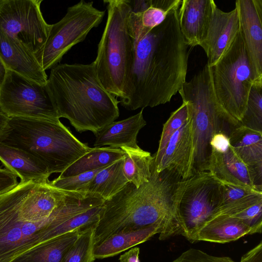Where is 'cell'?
Segmentation results:
<instances>
[{"label": "cell", "mask_w": 262, "mask_h": 262, "mask_svg": "<svg viewBox=\"0 0 262 262\" xmlns=\"http://www.w3.org/2000/svg\"><path fill=\"white\" fill-rule=\"evenodd\" d=\"M179 8L133 40L123 96L119 100L125 108L134 111L169 102L186 81L189 46L180 31Z\"/></svg>", "instance_id": "cell-1"}, {"label": "cell", "mask_w": 262, "mask_h": 262, "mask_svg": "<svg viewBox=\"0 0 262 262\" xmlns=\"http://www.w3.org/2000/svg\"><path fill=\"white\" fill-rule=\"evenodd\" d=\"M180 180L173 172H157L153 166L149 180L139 188L128 182L103 203L95 225L94 246L113 234L155 225L163 228L160 240L180 235L174 209V194Z\"/></svg>", "instance_id": "cell-2"}, {"label": "cell", "mask_w": 262, "mask_h": 262, "mask_svg": "<svg viewBox=\"0 0 262 262\" xmlns=\"http://www.w3.org/2000/svg\"><path fill=\"white\" fill-rule=\"evenodd\" d=\"M46 85L58 118L67 119L80 133L95 135L119 116V100L103 87L93 62L58 63L51 69Z\"/></svg>", "instance_id": "cell-3"}, {"label": "cell", "mask_w": 262, "mask_h": 262, "mask_svg": "<svg viewBox=\"0 0 262 262\" xmlns=\"http://www.w3.org/2000/svg\"><path fill=\"white\" fill-rule=\"evenodd\" d=\"M0 142L34 156L50 174L62 173L91 149L59 119L9 117Z\"/></svg>", "instance_id": "cell-4"}, {"label": "cell", "mask_w": 262, "mask_h": 262, "mask_svg": "<svg viewBox=\"0 0 262 262\" xmlns=\"http://www.w3.org/2000/svg\"><path fill=\"white\" fill-rule=\"evenodd\" d=\"M28 182L0 194V250L9 259L37 245L51 225L70 213L69 204L63 201L49 217L42 216L27 201Z\"/></svg>", "instance_id": "cell-5"}, {"label": "cell", "mask_w": 262, "mask_h": 262, "mask_svg": "<svg viewBox=\"0 0 262 262\" xmlns=\"http://www.w3.org/2000/svg\"><path fill=\"white\" fill-rule=\"evenodd\" d=\"M186 103L192 119L194 144V173L208 171L213 136L225 124L237 125L219 104L207 64L178 92Z\"/></svg>", "instance_id": "cell-6"}, {"label": "cell", "mask_w": 262, "mask_h": 262, "mask_svg": "<svg viewBox=\"0 0 262 262\" xmlns=\"http://www.w3.org/2000/svg\"><path fill=\"white\" fill-rule=\"evenodd\" d=\"M103 3L106 6L107 19L93 62L103 87L121 99L134 49L127 27L131 8L128 0H105Z\"/></svg>", "instance_id": "cell-7"}, {"label": "cell", "mask_w": 262, "mask_h": 262, "mask_svg": "<svg viewBox=\"0 0 262 262\" xmlns=\"http://www.w3.org/2000/svg\"><path fill=\"white\" fill-rule=\"evenodd\" d=\"M209 69L219 104L241 125L254 79L240 30L224 54Z\"/></svg>", "instance_id": "cell-8"}, {"label": "cell", "mask_w": 262, "mask_h": 262, "mask_svg": "<svg viewBox=\"0 0 262 262\" xmlns=\"http://www.w3.org/2000/svg\"><path fill=\"white\" fill-rule=\"evenodd\" d=\"M222 192L219 180L211 172L194 173L177 183L174 209L181 235L190 242L219 208Z\"/></svg>", "instance_id": "cell-9"}, {"label": "cell", "mask_w": 262, "mask_h": 262, "mask_svg": "<svg viewBox=\"0 0 262 262\" xmlns=\"http://www.w3.org/2000/svg\"><path fill=\"white\" fill-rule=\"evenodd\" d=\"M105 11L93 6V2L80 1L68 8L65 15L51 25L42 48L35 54L44 71L58 64L73 46L85 39L90 31L102 22Z\"/></svg>", "instance_id": "cell-10"}, {"label": "cell", "mask_w": 262, "mask_h": 262, "mask_svg": "<svg viewBox=\"0 0 262 262\" xmlns=\"http://www.w3.org/2000/svg\"><path fill=\"white\" fill-rule=\"evenodd\" d=\"M0 107L9 117L59 119L46 84L9 70L0 83Z\"/></svg>", "instance_id": "cell-11"}, {"label": "cell", "mask_w": 262, "mask_h": 262, "mask_svg": "<svg viewBox=\"0 0 262 262\" xmlns=\"http://www.w3.org/2000/svg\"><path fill=\"white\" fill-rule=\"evenodd\" d=\"M42 0H0V27L35 54L43 47L51 25L40 10Z\"/></svg>", "instance_id": "cell-12"}, {"label": "cell", "mask_w": 262, "mask_h": 262, "mask_svg": "<svg viewBox=\"0 0 262 262\" xmlns=\"http://www.w3.org/2000/svg\"><path fill=\"white\" fill-rule=\"evenodd\" d=\"M152 156L153 166L157 172L172 171L181 179L194 174L193 127L189 111L186 123L171 136L165 147Z\"/></svg>", "instance_id": "cell-13"}, {"label": "cell", "mask_w": 262, "mask_h": 262, "mask_svg": "<svg viewBox=\"0 0 262 262\" xmlns=\"http://www.w3.org/2000/svg\"><path fill=\"white\" fill-rule=\"evenodd\" d=\"M235 7L253 83H262V0H237Z\"/></svg>", "instance_id": "cell-14"}, {"label": "cell", "mask_w": 262, "mask_h": 262, "mask_svg": "<svg viewBox=\"0 0 262 262\" xmlns=\"http://www.w3.org/2000/svg\"><path fill=\"white\" fill-rule=\"evenodd\" d=\"M239 19L236 7L225 12L216 6L212 12L204 40L200 45L207 57V65H214L231 45L239 31Z\"/></svg>", "instance_id": "cell-15"}, {"label": "cell", "mask_w": 262, "mask_h": 262, "mask_svg": "<svg viewBox=\"0 0 262 262\" xmlns=\"http://www.w3.org/2000/svg\"><path fill=\"white\" fill-rule=\"evenodd\" d=\"M0 59L6 70L14 71L39 84H46L48 76L35 54L1 27Z\"/></svg>", "instance_id": "cell-16"}, {"label": "cell", "mask_w": 262, "mask_h": 262, "mask_svg": "<svg viewBox=\"0 0 262 262\" xmlns=\"http://www.w3.org/2000/svg\"><path fill=\"white\" fill-rule=\"evenodd\" d=\"M213 0H183L178 9L180 31L189 47L200 46L204 40L213 10Z\"/></svg>", "instance_id": "cell-17"}, {"label": "cell", "mask_w": 262, "mask_h": 262, "mask_svg": "<svg viewBox=\"0 0 262 262\" xmlns=\"http://www.w3.org/2000/svg\"><path fill=\"white\" fill-rule=\"evenodd\" d=\"M208 171L219 180L262 191V184L237 157L230 145L222 151L211 150Z\"/></svg>", "instance_id": "cell-18"}, {"label": "cell", "mask_w": 262, "mask_h": 262, "mask_svg": "<svg viewBox=\"0 0 262 262\" xmlns=\"http://www.w3.org/2000/svg\"><path fill=\"white\" fill-rule=\"evenodd\" d=\"M229 143L237 157L262 181V131L243 125L232 127Z\"/></svg>", "instance_id": "cell-19"}, {"label": "cell", "mask_w": 262, "mask_h": 262, "mask_svg": "<svg viewBox=\"0 0 262 262\" xmlns=\"http://www.w3.org/2000/svg\"><path fill=\"white\" fill-rule=\"evenodd\" d=\"M143 109L135 115L105 126L95 135L94 147L105 145L114 148L138 147L137 136L146 124L143 116Z\"/></svg>", "instance_id": "cell-20"}, {"label": "cell", "mask_w": 262, "mask_h": 262, "mask_svg": "<svg viewBox=\"0 0 262 262\" xmlns=\"http://www.w3.org/2000/svg\"><path fill=\"white\" fill-rule=\"evenodd\" d=\"M0 161L20 179V182L49 181L51 175L46 166L30 154L0 142Z\"/></svg>", "instance_id": "cell-21"}, {"label": "cell", "mask_w": 262, "mask_h": 262, "mask_svg": "<svg viewBox=\"0 0 262 262\" xmlns=\"http://www.w3.org/2000/svg\"><path fill=\"white\" fill-rule=\"evenodd\" d=\"M252 234V229L239 220L220 215L207 221L195 233L192 242L205 241L224 244Z\"/></svg>", "instance_id": "cell-22"}, {"label": "cell", "mask_w": 262, "mask_h": 262, "mask_svg": "<svg viewBox=\"0 0 262 262\" xmlns=\"http://www.w3.org/2000/svg\"><path fill=\"white\" fill-rule=\"evenodd\" d=\"M162 231V226L155 225L139 230L113 234L94 246V258L95 259H100L118 255L148 241L157 233L161 234Z\"/></svg>", "instance_id": "cell-23"}, {"label": "cell", "mask_w": 262, "mask_h": 262, "mask_svg": "<svg viewBox=\"0 0 262 262\" xmlns=\"http://www.w3.org/2000/svg\"><path fill=\"white\" fill-rule=\"evenodd\" d=\"M181 0H150V6L144 11H130L127 21L129 36L132 39L161 24L170 11L179 7Z\"/></svg>", "instance_id": "cell-24"}, {"label": "cell", "mask_w": 262, "mask_h": 262, "mask_svg": "<svg viewBox=\"0 0 262 262\" xmlns=\"http://www.w3.org/2000/svg\"><path fill=\"white\" fill-rule=\"evenodd\" d=\"M84 228L67 233L46 242L11 262H62L65 254Z\"/></svg>", "instance_id": "cell-25"}, {"label": "cell", "mask_w": 262, "mask_h": 262, "mask_svg": "<svg viewBox=\"0 0 262 262\" xmlns=\"http://www.w3.org/2000/svg\"><path fill=\"white\" fill-rule=\"evenodd\" d=\"M121 148L109 146L94 147L82 155L64 171L59 178H66L85 172L102 168L124 157Z\"/></svg>", "instance_id": "cell-26"}, {"label": "cell", "mask_w": 262, "mask_h": 262, "mask_svg": "<svg viewBox=\"0 0 262 262\" xmlns=\"http://www.w3.org/2000/svg\"><path fill=\"white\" fill-rule=\"evenodd\" d=\"M123 161L124 157L101 169L88 185L87 192L97 194L106 201L119 192L128 183Z\"/></svg>", "instance_id": "cell-27"}, {"label": "cell", "mask_w": 262, "mask_h": 262, "mask_svg": "<svg viewBox=\"0 0 262 262\" xmlns=\"http://www.w3.org/2000/svg\"><path fill=\"white\" fill-rule=\"evenodd\" d=\"M125 154L123 169L128 182L139 188L147 182L151 176L154 157L150 153L137 148H121Z\"/></svg>", "instance_id": "cell-28"}, {"label": "cell", "mask_w": 262, "mask_h": 262, "mask_svg": "<svg viewBox=\"0 0 262 262\" xmlns=\"http://www.w3.org/2000/svg\"><path fill=\"white\" fill-rule=\"evenodd\" d=\"M220 215L238 219L249 226L254 234L261 233L262 195L252 197L234 205L220 209L211 219Z\"/></svg>", "instance_id": "cell-29"}, {"label": "cell", "mask_w": 262, "mask_h": 262, "mask_svg": "<svg viewBox=\"0 0 262 262\" xmlns=\"http://www.w3.org/2000/svg\"><path fill=\"white\" fill-rule=\"evenodd\" d=\"M96 224L81 231L65 254L62 262H94L95 260L93 251Z\"/></svg>", "instance_id": "cell-30"}, {"label": "cell", "mask_w": 262, "mask_h": 262, "mask_svg": "<svg viewBox=\"0 0 262 262\" xmlns=\"http://www.w3.org/2000/svg\"><path fill=\"white\" fill-rule=\"evenodd\" d=\"M241 124L262 131V83L252 84Z\"/></svg>", "instance_id": "cell-31"}, {"label": "cell", "mask_w": 262, "mask_h": 262, "mask_svg": "<svg viewBox=\"0 0 262 262\" xmlns=\"http://www.w3.org/2000/svg\"><path fill=\"white\" fill-rule=\"evenodd\" d=\"M219 181L221 184L222 192L220 205L217 211L262 194L261 190Z\"/></svg>", "instance_id": "cell-32"}, {"label": "cell", "mask_w": 262, "mask_h": 262, "mask_svg": "<svg viewBox=\"0 0 262 262\" xmlns=\"http://www.w3.org/2000/svg\"><path fill=\"white\" fill-rule=\"evenodd\" d=\"M102 168L66 178L57 177L51 181H49V183L55 188L66 191L87 192L88 185Z\"/></svg>", "instance_id": "cell-33"}, {"label": "cell", "mask_w": 262, "mask_h": 262, "mask_svg": "<svg viewBox=\"0 0 262 262\" xmlns=\"http://www.w3.org/2000/svg\"><path fill=\"white\" fill-rule=\"evenodd\" d=\"M188 118L187 105L186 102L183 101L182 105L171 114L163 124L157 152L165 147L171 136L186 123Z\"/></svg>", "instance_id": "cell-34"}, {"label": "cell", "mask_w": 262, "mask_h": 262, "mask_svg": "<svg viewBox=\"0 0 262 262\" xmlns=\"http://www.w3.org/2000/svg\"><path fill=\"white\" fill-rule=\"evenodd\" d=\"M171 262H236L229 257L215 256L199 249L190 248Z\"/></svg>", "instance_id": "cell-35"}, {"label": "cell", "mask_w": 262, "mask_h": 262, "mask_svg": "<svg viewBox=\"0 0 262 262\" xmlns=\"http://www.w3.org/2000/svg\"><path fill=\"white\" fill-rule=\"evenodd\" d=\"M17 177L8 169L0 167V194L11 190L18 184Z\"/></svg>", "instance_id": "cell-36"}, {"label": "cell", "mask_w": 262, "mask_h": 262, "mask_svg": "<svg viewBox=\"0 0 262 262\" xmlns=\"http://www.w3.org/2000/svg\"><path fill=\"white\" fill-rule=\"evenodd\" d=\"M240 262H262V242L243 255Z\"/></svg>", "instance_id": "cell-37"}, {"label": "cell", "mask_w": 262, "mask_h": 262, "mask_svg": "<svg viewBox=\"0 0 262 262\" xmlns=\"http://www.w3.org/2000/svg\"><path fill=\"white\" fill-rule=\"evenodd\" d=\"M139 253L138 247H133L120 256L119 262H140Z\"/></svg>", "instance_id": "cell-38"}, {"label": "cell", "mask_w": 262, "mask_h": 262, "mask_svg": "<svg viewBox=\"0 0 262 262\" xmlns=\"http://www.w3.org/2000/svg\"><path fill=\"white\" fill-rule=\"evenodd\" d=\"M9 117L0 107V135L6 128Z\"/></svg>", "instance_id": "cell-39"}, {"label": "cell", "mask_w": 262, "mask_h": 262, "mask_svg": "<svg viewBox=\"0 0 262 262\" xmlns=\"http://www.w3.org/2000/svg\"><path fill=\"white\" fill-rule=\"evenodd\" d=\"M6 72V69L0 59V83L2 81Z\"/></svg>", "instance_id": "cell-40"}]
</instances>
